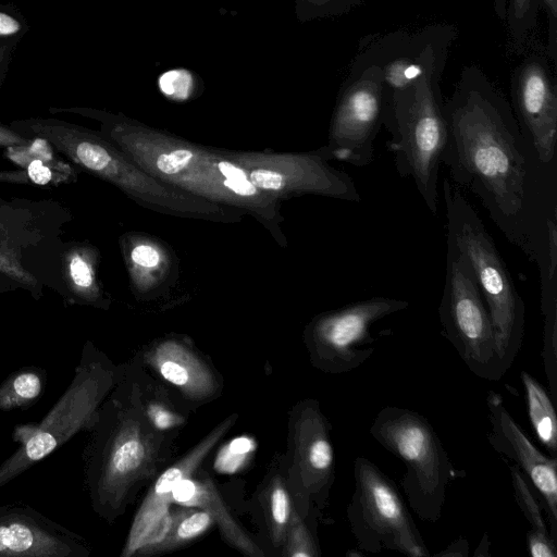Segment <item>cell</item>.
Instances as JSON below:
<instances>
[{
  "instance_id": "cell-27",
  "label": "cell",
  "mask_w": 557,
  "mask_h": 557,
  "mask_svg": "<svg viewBox=\"0 0 557 557\" xmlns=\"http://www.w3.org/2000/svg\"><path fill=\"white\" fill-rule=\"evenodd\" d=\"M509 472L515 498L525 519L531 524V530L541 535L550 536L549 529L542 513V505L534 494L530 482L515 465H509Z\"/></svg>"
},
{
  "instance_id": "cell-25",
  "label": "cell",
  "mask_w": 557,
  "mask_h": 557,
  "mask_svg": "<svg viewBox=\"0 0 557 557\" xmlns=\"http://www.w3.org/2000/svg\"><path fill=\"white\" fill-rule=\"evenodd\" d=\"M213 522L206 510L185 508L172 513V522L165 537L138 555L159 554L173 550L202 534Z\"/></svg>"
},
{
  "instance_id": "cell-18",
  "label": "cell",
  "mask_w": 557,
  "mask_h": 557,
  "mask_svg": "<svg viewBox=\"0 0 557 557\" xmlns=\"http://www.w3.org/2000/svg\"><path fill=\"white\" fill-rule=\"evenodd\" d=\"M146 360L165 381L190 399H206L216 392L218 382L210 368L176 341L158 344L147 354Z\"/></svg>"
},
{
  "instance_id": "cell-28",
  "label": "cell",
  "mask_w": 557,
  "mask_h": 557,
  "mask_svg": "<svg viewBox=\"0 0 557 557\" xmlns=\"http://www.w3.org/2000/svg\"><path fill=\"white\" fill-rule=\"evenodd\" d=\"M368 0H296L295 12L300 22L344 15Z\"/></svg>"
},
{
  "instance_id": "cell-34",
  "label": "cell",
  "mask_w": 557,
  "mask_h": 557,
  "mask_svg": "<svg viewBox=\"0 0 557 557\" xmlns=\"http://www.w3.org/2000/svg\"><path fill=\"white\" fill-rule=\"evenodd\" d=\"M149 421L154 428L164 429L178 423V418L160 406H151L147 412Z\"/></svg>"
},
{
  "instance_id": "cell-4",
  "label": "cell",
  "mask_w": 557,
  "mask_h": 557,
  "mask_svg": "<svg viewBox=\"0 0 557 557\" xmlns=\"http://www.w3.org/2000/svg\"><path fill=\"white\" fill-rule=\"evenodd\" d=\"M447 59L432 63L409 85L385 91L383 126L396 171L411 178L432 214L438 210V173L447 143L440 82Z\"/></svg>"
},
{
  "instance_id": "cell-32",
  "label": "cell",
  "mask_w": 557,
  "mask_h": 557,
  "mask_svg": "<svg viewBox=\"0 0 557 557\" xmlns=\"http://www.w3.org/2000/svg\"><path fill=\"white\" fill-rule=\"evenodd\" d=\"M547 11L548 15V48L547 55L549 59L556 61L557 51V0H541Z\"/></svg>"
},
{
  "instance_id": "cell-17",
  "label": "cell",
  "mask_w": 557,
  "mask_h": 557,
  "mask_svg": "<svg viewBox=\"0 0 557 557\" xmlns=\"http://www.w3.org/2000/svg\"><path fill=\"white\" fill-rule=\"evenodd\" d=\"M235 420L236 416H232L221 422L183 458L159 475L135 515L121 553L122 557H131L137 553L146 535L169 512L175 485L181 480L193 475Z\"/></svg>"
},
{
  "instance_id": "cell-14",
  "label": "cell",
  "mask_w": 557,
  "mask_h": 557,
  "mask_svg": "<svg viewBox=\"0 0 557 557\" xmlns=\"http://www.w3.org/2000/svg\"><path fill=\"white\" fill-rule=\"evenodd\" d=\"M486 405L491 446L511 460L541 496L548 517L550 537L557 542V459L537 449L510 416L498 393L490 391Z\"/></svg>"
},
{
  "instance_id": "cell-29",
  "label": "cell",
  "mask_w": 557,
  "mask_h": 557,
  "mask_svg": "<svg viewBox=\"0 0 557 557\" xmlns=\"http://www.w3.org/2000/svg\"><path fill=\"white\" fill-rule=\"evenodd\" d=\"M0 276L11 280L17 287L29 290L39 298L41 288L38 280L21 262L15 250L0 245Z\"/></svg>"
},
{
  "instance_id": "cell-36",
  "label": "cell",
  "mask_w": 557,
  "mask_h": 557,
  "mask_svg": "<svg viewBox=\"0 0 557 557\" xmlns=\"http://www.w3.org/2000/svg\"><path fill=\"white\" fill-rule=\"evenodd\" d=\"M436 556L467 557L469 556V543L466 539L459 537L445 549L437 553Z\"/></svg>"
},
{
  "instance_id": "cell-22",
  "label": "cell",
  "mask_w": 557,
  "mask_h": 557,
  "mask_svg": "<svg viewBox=\"0 0 557 557\" xmlns=\"http://www.w3.org/2000/svg\"><path fill=\"white\" fill-rule=\"evenodd\" d=\"M520 377L524 386L530 423L540 443L556 458L557 416L554 401L543 385L527 371H521Z\"/></svg>"
},
{
  "instance_id": "cell-10",
  "label": "cell",
  "mask_w": 557,
  "mask_h": 557,
  "mask_svg": "<svg viewBox=\"0 0 557 557\" xmlns=\"http://www.w3.org/2000/svg\"><path fill=\"white\" fill-rule=\"evenodd\" d=\"M385 88L381 66L358 52L343 82L330 123L326 148L332 159L369 165L383 126Z\"/></svg>"
},
{
  "instance_id": "cell-13",
  "label": "cell",
  "mask_w": 557,
  "mask_h": 557,
  "mask_svg": "<svg viewBox=\"0 0 557 557\" xmlns=\"http://www.w3.org/2000/svg\"><path fill=\"white\" fill-rule=\"evenodd\" d=\"M543 51L528 52L515 67L510 84L512 111L537 160L554 162L557 143V86Z\"/></svg>"
},
{
  "instance_id": "cell-9",
  "label": "cell",
  "mask_w": 557,
  "mask_h": 557,
  "mask_svg": "<svg viewBox=\"0 0 557 557\" xmlns=\"http://www.w3.org/2000/svg\"><path fill=\"white\" fill-rule=\"evenodd\" d=\"M438 315L442 335L473 374L488 381L504 376L496 356L491 317L474 273L466 257L449 239Z\"/></svg>"
},
{
  "instance_id": "cell-33",
  "label": "cell",
  "mask_w": 557,
  "mask_h": 557,
  "mask_svg": "<svg viewBox=\"0 0 557 557\" xmlns=\"http://www.w3.org/2000/svg\"><path fill=\"white\" fill-rule=\"evenodd\" d=\"M131 260L138 267L154 268L160 262V253L150 245H136L131 251Z\"/></svg>"
},
{
  "instance_id": "cell-38",
  "label": "cell",
  "mask_w": 557,
  "mask_h": 557,
  "mask_svg": "<svg viewBox=\"0 0 557 557\" xmlns=\"http://www.w3.org/2000/svg\"><path fill=\"white\" fill-rule=\"evenodd\" d=\"M488 546H490L488 535L485 532L478 548L475 549L473 556H475V557L476 556H490Z\"/></svg>"
},
{
  "instance_id": "cell-7",
  "label": "cell",
  "mask_w": 557,
  "mask_h": 557,
  "mask_svg": "<svg viewBox=\"0 0 557 557\" xmlns=\"http://www.w3.org/2000/svg\"><path fill=\"white\" fill-rule=\"evenodd\" d=\"M370 434L404 461L400 485L410 508L421 520L437 522L456 469L429 420L413 410L386 406L376 413Z\"/></svg>"
},
{
  "instance_id": "cell-30",
  "label": "cell",
  "mask_w": 557,
  "mask_h": 557,
  "mask_svg": "<svg viewBox=\"0 0 557 557\" xmlns=\"http://www.w3.org/2000/svg\"><path fill=\"white\" fill-rule=\"evenodd\" d=\"M286 555L289 557H314L319 549L301 516L293 509L286 532Z\"/></svg>"
},
{
  "instance_id": "cell-8",
  "label": "cell",
  "mask_w": 557,
  "mask_h": 557,
  "mask_svg": "<svg viewBox=\"0 0 557 557\" xmlns=\"http://www.w3.org/2000/svg\"><path fill=\"white\" fill-rule=\"evenodd\" d=\"M354 492L347 506L357 549L393 550L410 557L430 552L394 481L366 457L354 461Z\"/></svg>"
},
{
  "instance_id": "cell-35",
  "label": "cell",
  "mask_w": 557,
  "mask_h": 557,
  "mask_svg": "<svg viewBox=\"0 0 557 557\" xmlns=\"http://www.w3.org/2000/svg\"><path fill=\"white\" fill-rule=\"evenodd\" d=\"M29 141L30 138L0 125V147L22 146Z\"/></svg>"
},
{
  "instance_id": "cell-6",
  "label": "cell",
  "mask_w": 557,
  "mask_h": 557,
  "mask_svg": "<svg viewBox=\"0 0 557 557\" xmlns=\"http://www.w3.org/2000/svg\"><path fill=\"white\" fill-rule=\"evenodd\" d=\"M115 381L113 364L87 342L69 386L47 414L40 421L14 426L11 437L18 447L0 463V488L79 432H88Z\"/></svg>"
},
{
  "instance_id": "cell-20",
  "label": "cell",
  "mask_w": 557,
  "mask_h": 557,
  "mask_svg": "<svg viewBox=\"0 0 557 557\" xmlns=\"http://www.w3.org/2000/svg\"><path fill=\"white\" fill-rule=\"evenodd\" d=\"M97 261V250L88 244H71L64 250L63 278L71 302L103 307V294L96 271Z\"/></svg>"
},
{
  "instance_id": "cell-11",
  "label": "cell",
  "mask_w": 557,
  "mask_h": 557,
  "mask_svg": "<svg viewBox=\"0 0 557 557\" xmlns=\"http://www.w3.org/2000/svg\"><path fill=\"white\" fill-rule=\"evenodd\" d=\"M225 154L255 187L275 198L315 195L360 202L352 178L329 163L326 146L307 153L233 152Z\"/></svg>"
},
{
  "instance_id": "cell-5",
  "label": "cell",
  "mask_w": 557,
  "mask_h": 557,
  "mask_svg": "<svg viewBox=\"0 0 557 557\" xmlns=\"http://www.w3.org/2000/svg\"><path fill=\"white\" fill-rule=\"evenodd\" d=\"M443 195L447 239L466 257L474 273L491 317L498 366L505 375L523 342V300L475 209L448 180H444Z\"/></svg>"
},
{
  "instance_id": "cell-40",
  "label": "cell",
  "mask_w": 557,
  "mask_h": 557,
  "mask_svg": "<svg viewBox=\"0 0 557 557\" xmlns=\"http://www.w3.org/2000/svg\"><path fill=\"white\" fill-rule=\"evenodd\" d=\"M18 288L11 280L0 276V294Z\"/></svg>"
},
{
  "instance_id": "cell-19",
  "label": "cell",
  "mask_w": 557,
  "mask_h": 557,
  "mask_svg": "<svg viewBox=\"0 0 557 557\" xmlns=\"http://www.w3.org/2000/svg\"><path fill=\"white\" fill-rule=\"evenodd\" d=\"M172 503L206 510L230 545L247 556L264 555L233 519L210 478L202 476L197 480L188 476L181 480L173 488Z\"/></svg>"
},
{
  "instance_id": "cell-21",
  "label": "cell",
  "mask_w": 557,
  "mask_h": 557,
  "mask_svg": "<svg viewBox=\"0 0 557 557\" xmlns=\"http://www.w3.org/2000/svg\"><path fill=\"white\" fill-rule=\"evenodd\" d=\"M5 156L28 171L35 185L59 186L76 178L73 166L61 160L55 149L44 138L35 137L26 145L7 147Z\"/></svg>"
},
{
  "instance_id": "cell-39",
  "label": "cell",
  "mask_w": 557,
  "mask_h": 557,
  "mask_svg": "<svg viewBox=\"0 0 557 557\" xmlns=\"http://www.w3.org/2000/svg\"><path fill=\"white\" fill-rule=\"evenodd\" d=\"M509 0H494L495 12L500 20H505L506 10Z\"/></svg>"
},
{
  "instance_id": "cell-31",
  "label": "cell",
  "mask_w": 557,
  "mask_h": 557,
  "mask_svg": "<svg viewBox=\"0 0 557 557\" xmlns=\"http://www.w3.org/2000/svg\"><path fill=\"white\" fill-rule=\"evenodd\" d=\"M556 545L550 536L541 535L532 530L527 534V548L531 557H556Z\"/></svg>"
},
{
  "instance_id": "cell-23",
  "label": "cell",
  "mask_w": 557,
  "mask_h": 557,
  "mask_svg": "<svg viewBox=\"0 0 557 557\" xmlns=\"http://www.w3.org/2000/svg\"><path fill=\"white\" fill-rule=\"evenodd\" d=\"M47 372L38 366H24L0 383V411L27 410L45 393Z\"/></svg>"
},
{
  "instance_id": "cell-37",
  "label": "cell",
  "mask_w": 557,
  "mask_h": 557,
  "mask_svg": "<svg viewBox=\"0 0 557 557\" xmlns=\"http://www.w3.org/2000/svg\"><path fill=\"white\" fill-rule=\"evenodd\" d=\"M20 29V24L11 16L0 13V34L9 35Z\"/></svg>"
},
{
  "instance_id": "cell-1",
  "label": "cell",
  "mask_w": 557,
  "mask_h": 557,
  "mask_svg": "<svg viewBox=\"0 0 557 557\" xmlns=\"http://www.w3.org/2000/svg\"><path fill=\"white\" fill-rule=\"evenodd\" d=\"M444 163L457 185L480 199L506 238L537 262L544 250L534 225L542 164L524 138L512 108L478 66L463 67L444 101Z\"/></svg>"
},
{
  "instance_id": "cell-15",
  "label": "cell",
  "mask_w": 557,
  "mask_h": 557,
  "mask_svg": "<svg viewBox=\"0 0 557 557\" xmlns=\"http://www.w3.org/2000/svg\"><path fill=\"white\" fill-rule=\"evenodd\" d=\"M87 541L27 504L0 506V557H87Z\"/></svg>"
},
{
  "instance_id": "cell-3",
  "label": "cell",
  "mask_w": 557,
  "mask_h": 557,
  "mask_svg": "<svg viewBox=\"0 0 557 557\" xmlns=\"http://www.w3.org/2000/svg\"><path fill=\"white\" fill-rule=\"evenodd\" d=\"M84 453L85 484L96 513L113 521L122 513L139 482L156 469L160 441L137 406L111 399L99 406Z\"/></svg>"
},
{
  "instance_id": "cell-2",
  "label": "cell",
  "mask_w": 557,
  "mask_h": 557,
  "mask_svg": "<svg viewBox=\"0 0 557 557\" xmlns=\"http://www.w3.org/2000/svg\"><path fill=\"white\" fill-rule=\"evenodd\" d=\"M101 134L149 175L251 214L283 245L278 199L255 187L225 151L205 148L125 116L103 117Z\"/></svg>"
},
{
  "instance_id": "cell-26",
  "label": "cell",
  "mask_w": 557,
  "mask_h": 557,
  "mask_svg": "<svg viewBox=\"0 0 557 557\" xmlns=\"http://www.w3.org/2000/svg\"><path fill=\"white\" fill-rule=\"evenodd\" d=\"M267 512L273 544L285 542L293 507L288 492L281 478L275 476L267 490Z\"/></svg>"
},
{
  "instance_id": "cell-24",
  "label": "cell",
  "mask_w": 557,
  "mask_h": 557,
  "mask_svg": "<svg viewBox=\"0 0 557 557\" xmlns=\"http://www.w3.org/2000/svg\"><path fill=\"white\" fill-rule=\"evenodd\" d=\"M557 280H542L543 358L550 398L557 401Z\"/></svg>"
},
{
  "instance_id": "cell-16",
  "label": "cell",
  "mask_w": 557,
  "mask_h": 557,
  "mask_svg": "<svg viewBox=\"0 0 557 557\" xmlns=\"http://www.w3.org/2000/svg\"><path fill=\"white\" fill-rule=\"evenodd\" d=\"M293 476L304 510L324 504L334 481V449L330 424L315 400L302 403L295 416Z\"/></svg>"
},
{
  "instance_id": "cell-12",
  "label": "cell",
  "mask_w": 557,
  "mask_h": 557,
  "mask_svg": "<svg viewBox=\"0 0 557 557\" xmlns=\"http://www.w3.org/2000/svg\"><path fill=\"white\" fill-rule=\"evenodd\" d=\"M408 306L404 299L377 296L320 314L307 331L313 363L334 374L360 367L374 351L371 326Z\"/></svg>"
}]
</instances>
